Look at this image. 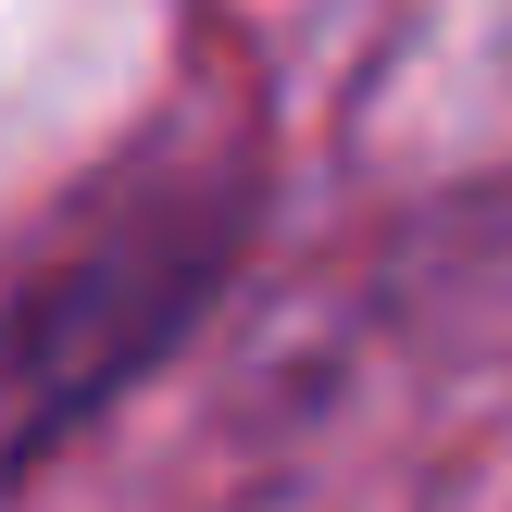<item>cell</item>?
<instances>
[{
    "mask_svg": "<svg viewBox=\"0 0 512 512\" xmlns=\"http://www.w3.org/2000/svg\"><path fill=\"white\" fill-rule=\"evenodd\" d=\"M250 225H263L250 163L200 150V163H150L100 188L88 225L0 288V500L200 338V313L250 263Z\"/></svg>",
    "mask_w": 512,
    "mask_h": 512,
    "instance_id": "6da1fadb",
    "label": "cell"
}]
</instances>
